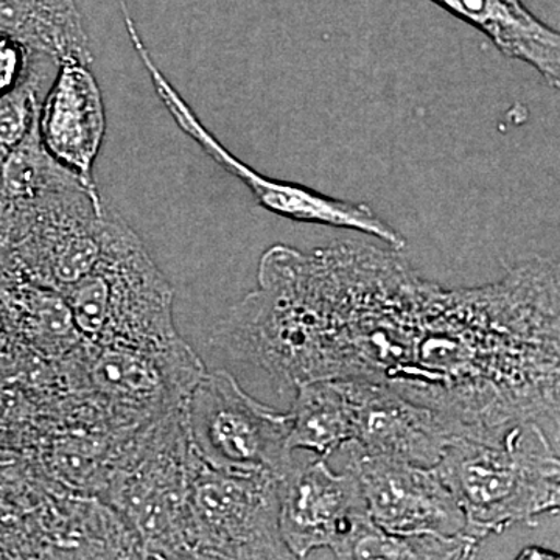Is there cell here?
Instances as JSON below:
<instances>
[{
    "label": "cell",
    "mask_w": 560,
    "mask_h": 560,
    "mask_svg": "<svg viewBox=\"0 0 560 560\" xmlns=\"http://www.w3.org/2000/svg\"><path fill=\"white\" fill-rule=\"evenodd\" d=\"M38 130L44 147L60 164L101 194L94 165L106 135L105 103L91 66L75 61L58 65L40 102Z\"/></svg>",
    "instance_id": "cell-9"
},
{
    "label": "cell",
    "mask_w": 560,
    "mask_h": 560,
    "mask_svg": "<svg viewBox=\"0 0 560 560\" xmlns=\"http://www.w3.org/2000/svg\"><path fill=\"white\" fill-rule=\"evenodd\" d=\"M20 206L16 202L0 198V260L16 243L18 231H20Z\"/></svg>",
    "instance_id": "cell-18"
},
{
    "label": "cell",
    "mask_w": 560,
    "mask_h": 560,
    "mask_svg": "<svg viewBox=\"0 0 560 560\" xmlns=\"http://www.w3.org/2000/svg\"><path fill=\"white\" fill-rule=\"evenodd\" d=\"M485 33L493 46L526 62L556 90L560 81V36L534 16L522 0H431Z\"/></svg>",
    "instance_id": "cell-10"
},
{
    "label": "cell",
    "mask_w": 560,
    "mask_h": 560,
    "mask_svg": "<svg viewBox=\"0 0 560 560\" xmlns=\"http://www.w3.org/2000/svg\"><path fill=\"white\" fill-rule=\"evenodd\" d=\"M346 470L355 477L371 521L386 533L452 537L466 534V517L434 467L370 455L342 444Z\"/></svg>",
    "instance_id": "cell-6"
},
{
    "label": "cell",
    "mask_w": 560,
    "mask_h": 560,
    "mask_svg": "<svg viewBox=\"0 0 560 560\" xmlns=\"http://www.w3.org/2000/svg\"><path fill=\"white\" fill-rule=\"evenodd\" d=\"M279 530L293 559L329 548L340 558L350 537L368 521L359 482L349 470L335 474L327 459L300 458L278 478Z\"/></svg>",
    "instance_id": "cell-7"
},
{
    "label": "cell",
    "mask_w": 560,
    "mask_h": 560,
    "mask_svg": "<svg viewBox=\"0 0 560 560\" xmlns=\"http://www.w3.org/2000/svg\"><path fill=\"white\" fill-rule=\"evenodd\" d=\"M0 32L16 36L58 65L94 62L75 0H0Z\"/></svg>",
    "instance_id": "cell-11"
},
{
    "label": "cell",
    "mask_w": 560,
    "mask_h": 560,
    "mask_svg": "<svg viewBox=\"0 0 560 560\" xmlns=\"http://www.w3.org/2000/svg\"><path fill=\"white\" fill-rule=\"evenodd\" d=\"M44 57L47 55L32 50L16 36L0 32V97L27 83L44 66L57 62L49 60L39 68Z\"/></svg>",
    "instance_id": "cell-17"
},
{
    "label": "cell",
    "mask_w": 560,
    "mask_h": 560,
    "mask_svg": "<svg viewBox=\"0 0 560 560\" xmlns=\"http://www.w3.org/2000/svg\"><path fill=\"white\" fill-rule=\"evenodd\" d=\"M290 418V451L327 459L352 441L348 399L342 382L337 378L298 385Z\"/></svg>",
    "instance_id": "cell-12"
},
{
    "label": "cell",
    "mask_w": 560,
    "mask_h": 560,
    "mask_svg": "<svg viewBox=\"0 0 560 560\" xmlns=\"http://www.w3.org/2000/svg\"><path fill=\"white\" fill-rule=\"evenodd\" d=\"M58 62H50L36 72L27 83L0 97V161L31 132L39 116L40 88L54 79Z\"/></svg>",
    "instance_id": "cell-16"
},
{
    "label": "cell",
    "mask_w": 560,
    "mask_h": 560,
    "mask_svg": "<svg viewBox=\"0 0 560 560\" xmlns=\"http://www.w3.org/2000/svg\"><path fill=\"white\" fill-rule=\"evenodd\" d=\"M92 191L75 173L60 164L44 147L38 119L31 132L0 161V198L18 205L68 190ZM101 197V194H92Z\"/></svg>",
    "instance_id": "cell-13"
},
{
    "label": "cell",
    "mask_w": 560,
    "mask_h": 560,
    "mask_svg": "<svg viewBox=\"0 0 560 560\" xmlns=\"http://www.w3.org/2000/svg\"><path fill=\"white\" fill-rule=\"evenodd\" d=\"M121 14H124L125 27L132 47L149 73L162 105L171 113L172 119L176 121L180 131L194 139L220 167L241 179L261 208L283 219L301 221V223L342 228V230L359 231L368 235L377 234L382 226L381 217L364 202L337 200L300 184L268 178L224 149L219 139L210 135L194 109L180 97L167 77L162 73L160 66L147 49L125 2H121Z\"/></svg>",
    "instance_id": "cell-4"
},
{
    "label": "cell",
    "mask_w": 560,
    "mask_h": 560,
    "mask_svg": "<svg viewBox=\"0 0 560 560\" xmlns=\"http://www.w3.org/2000/svg\"><path fill=\"white\" fill-rule=\"evenodd\" d=\"M184 539L217 559H293L279 530L278 478L212 469L189 444Z\"/></svg>",
    "instance_id": "cell-2"
},
{
    "label": "cell",
    "mask_w": 560,
    "mask_h": 560,
    "mask_svg": "<svg viewBox=\"0 0 560 560\" xmlns=\"http://www.w3.org/2000/svg\"><path fill=\"white\" fill-rule=\"evenodd\" d=\"M434 469L464 512L467 536L481 544L559 512L560 460L536 420L456 436Z\"/></svg>",
    "instance_id": "cell-1"
},
{
    "label": "cell",
    "mask_w": 560,
    "mask_h": 560,
    "mask_svg": "<svg viewBox=\"0 0 560 560\" xmlns=\"http://www.w3.org/2000/svg\"><path fill=\"white\" fill-rule=\"evenodd\" d=\"M105 291L103 340L161 349L178 340L172 323L173 290L136 232L105 213L101 259L94 267ZM102 340V341H103Z\"/></svg>",
    "instance_id": "cell-5"
},
{
    "label": "cell",
    "mask_w": 560,
    "mask_h": 560,
    "mask_svg": "<svg viewBox=\"0 0 560 560\" xmlns=\"http://www.w3.org/2000/svg\"><path fill=\"white\" fill-rule=\"evenodd\" d=\"M95 368V382L101 383L103 389L128 399H150L165 383L149 355L130 350H113L103 355Z\"/></svg>",
    "instance_id": "cell-15"
},
{
    "label": "cell",
    "mask_w": 560,
    "mask_h": 560,
    "mask_svg": "<svg viewBox=\"0 0 560 560\" xmlns=\"http://www.w3.org/2000/svg\"><path fill=\"white\" fill-rule=\"evenodd\" d=\"M352 441L370 455L434 467L456 436L469 433L447 416L375 383L341 381Z\"/></svg>",
    "instance_id": "cell-8"
},
{
    "label": "cell",
    "mask_w": 560,
    "mask_h": 560,
    "mask_svg": "<svg viewBox=\"0 0 560 560\" xmlns=\"http://www.w3.org/2000/svg\"><path fill=\"white\" fill-rule=\"evenodd\" d=\"M184 415L191 451L212 469L279 478L293 459L290 412L250 397L230 372H205Z\"/></svg>",
    "instance_id": "cell-3"
},
{
    "label": "cell",
    "mask_w": 560,
    "mask_h": 560,
    "mask_svg": "<svg viewBox=\"0 0 560 560\" xmlns=\"http://www.w3.org/2000/svg\"><path fill=\"white\" fill-rule=\"evenodd\" d=\"M480 545L481 541L467 534L440 537L386 533L368 518L350 537L338 559H470Z\"/></svg>",
    "instance_id": "cell-14"
}]
</instances>
